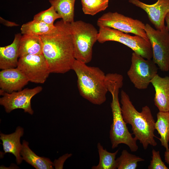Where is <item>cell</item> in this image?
<instances>
[{
  "mask_svg": "<svg viewBox=\"0 0 169 169\" xmlns=\"http://www.w3.org/2000/svg\"><path fill=\"white\" fill-rule=\"evenodd\" d=\"M152 159L148 166L149 169H168L161 160L159 151L154 149L152 151Z\"/></svg>",
  "mask_w": 169,
  "mask_h": 169,
  "instance_id": "26",
  "label": "cell"
},
{
  "mask_svg": "<svg viewBox=\"0 0 169 169\" xmlns=\"http://www.w3.org/2000/svg\"><path fill=\"white\" fill-rule=\"evenodd\" d=\"M97 41L100 43L108 41L118 42L146 59H151L152 58V49L150 41L139 35L133 36L110 27H100Z\"/></svg>",
  "mask_w": 169,
  "mask_h": 169,
  "instance_id": "6",
  "label": "cell"
},
{
  "mask_svg": "<svg viewBox=\"0 0 169 169\" xmlns=\"http://www.w3.org/2000/svg\"><path fill=\"white\" fill-rule=\"evenodd\" d=\"M97 148L99 156V162L97 165L92 166L91 169H117L115 157L119 150L114 152H109L104 149L100 143L97 144Z\"/></svg>",
  "mask_w": 169,
  "mask_h": 169,
  "instance_id": "22",
  "label": "cell"
},
{
  "mask_svg": "<svg viewBox=\"0 0 169 169\" xmlns=\"http://www.w3.org/2000/svg\"><path fill=\"white\" fill-rule=\"evenodd\" d=\"M55 25H50L43 22L33 19L23 24L21 28L23 34H31L43 36L53 32L56 29Z\"/></svg>",
  "mask_w": 169,
  "mask_h": 169,
  "instance_id": "21",
  "label": "cell"
},
{
  "mask_svg": "<svg viewBox=\"0 0 169 169\" xmlns=\"http://www.w3.org/2000/svg\"><path fill=\"white\" fill-rule=\"evenodd\" d=\"M69 23L62 19L54 24L56 28L53 32L40 36L43 54L50 73L68 72L72 69L75 60Z\"/></svg>",
  "mask_w": 169,
  "mask_h": 169,
  "instance_id": "1",
  "label": "cell"
},
{
  "mask_svg": "<svg viewBox=\"0 0 169 169\" xmlns=\"http://www.w3.org/2000/svg\"><path fill=\"white\" fill-rule=\"evenodd\" d=\"M75 59L72 69L77 77L80 95L95 105H100L106 100L108 90L105 83L106 74L100 68L90 66Z\"/></svg>",
  "mask_w": 169,
  "mask_h": 169,
  "instance_id": "4",
  "label": "cell"
},
{
  "mask_svg": "<svg viewBox=\"0 0 169 169\" xmlns=\"http://www.w3.org/2000/svg\"><path fill=\"white\" fill-rule=\"evenodd\" d=\"M145 30L151 44L152 60L162 71L169 70V32L166 26L161 30L155 29L148 23Z\"/></svg>",
  "mask_w": 169,
  "mask_h": 169,
  "instance_id": "7",
  "label": "cell"
},
{
  "mask_svg": "<svg viewBox=\"0 0 169 169\" xmlns=\"http://www.w3.org/2000/svg\"><path fill=\"white\" fill-rule=\"evenodd\" d=\"M61 18L60 16L51 6L48 9L41 11L35 15L33 19L43 22L50 25H54V22L57 19Z\"/></svg>",
  "mask_w": 169,
  "mask_h": 169,
  "instance_id": "25",
  "label": "cell"
},
{
  "mask_svg": "<svg viewBox=\"0 0 169 169\" xmlns=\"http://www.w3.org/2000/svg\"><path fill=\"white\" fill-rule=\"evenodd\" d=\"M97 24L99 27H107L126 33H133L150 41L145 30V24L117 12L104 14L98 19Z\"/></svg>",
  "mask_w": 169,
  "mask_h": 169,
  "instance_id": "9",
  "label": "cell"
},
{
  "mask_svg": "<svg viewBox=\"0 0 169 169\" xmlns=\"http://www.w3.org/2000/svg\"><path fill=\"white\" fill-rule=\"evenodd\" d=\"M3 21H1L2 23L5 25L8 26V27H12L13 26H17L18 25L16 24V23L13 22H10L8 21H6L4 19H3L2 18Z\"/></svg>",
  "mask_w": 169,
  "mask_h": 169,
  "instance_id": "28",
  "label": "cell"
},
{
  "mask_svg": "<svg viewBox=\"0 0 169 169\" xmlns=\"http://www.w3.org/2000/svg\"><path fill=\"white\" fill-rule=\"evenodd\" d=\"M23 134V129L18 126L12 133L8 135L1 133L0 134L4 153H9L13 154L16 157L18 164H21L23 160L20 154L22 144L20 142V138Z\"/></svg>",
  "mask_w": 169,
  "mask_h": 169,
  "instance_id": "16",
  "label": "cell"
},
{
  "mask_svg": "<svg viewBox=\"0 0 169 169\" xmlns=\"http://www.w3.org/2000/svg\"><path fill=\"white\" fill-rule=\"evenodd\" d=\"M42 90L41 86L33 89L26 88L23 90L11 93L0 92L3 96L0 98V104L4 107L6 112L9 113L17 109L24 110V112L33 115L31 100L35 95Z\"/></svg>",
  "mask_w": 169,
  "mask_h": 169,
  "instance_id": "11",
  "label": "cell"
},
{
  "mask_svg": "<svg viewBox=\"0 0 169 169\" xmlns=\"http://www.w3.org/2000/svg\"><path fill=\"white\" fill-rule=\"evenodd\" d=\"M81 3L84 13L93 16L106 9L109 0H81Z\"/></svg>",
  "mask_w": 169,
  "mask_h": 169,
  "instance_id": "24",
  "label": "cell"
},
{
  "mask_svg": "<svg viewBox=\"0 0 169 169\" xmlns=\"http://www.w3.org/2000/svg\"><path fill=\"white\" fill-rule=\"evenodd\" d=\"M156 116L155 129L160 136L159 140L161 146L166 149V151H169V111H159Z\"/></svg>",
  "mask_w": 169,
  "mask_h": 169,
  "instance_id": "20",
  "label": "cell"
},
{
  "mask_svg": "<svg viewBox=\"0 0 169 169\" xmlns=\"http://www.w3.org/2000/svg\"><path fill=\"white\" fill-rule=\"evenodd\" d=\"M76 0H49V2L65 23L74 21V4Z\"/></svg>",
  "mask_w": 169,
  "mask_h": 169,
  "instance_id": "19",
  "label": "cell"
},
{
  "mask_svg": "<svg viewBox=\"0 0 169 169\" xmlns=\"http://www.w3.org/2000/svg\"><path fill=\"white\" fill-rule=\"evenodd\" d=\"M75 59L85 64L92 58L93 47L97 41L98 32L92 24L81 20L69 23Z\"/></svg>",
  "mask_w": 169,
  "mask_h": 169,
  "instance_id": "5",
  "label": "cell"
},
{
  "mask_svg": "<svg viewBox=\"0 0 169 169\" xmlns=\"http://www.w3.org/2000/svg\"><path fill=\"white\" fill-rule=\"evenodd\" d=\"M165 20L166 23L167 25L166 26L169 32V11L166 15Z\"/></svg>",
  "mask_w": 169,
  "mask_h": 169,
  "instance_id": "30",
  "label": "cell"
},
{
  "mask_svg": "<svg viewBox=\"0 0 169 169\" xmlns=\"http://www.w3.org/2000/svg\"><path fill=\"white\" fill-rule=\"evenodd\" d=\"M43 54V43L40 36L23 34L19 44V58L27 55Z\"/></svg>",
  "mask_w": 169,
  "mask_h": 169,
  "instance_id": "17",
  "label": "cell"
},
{
  "mask_svg": "<svg viewBox=\"0 0 169 169\" xmlns=\"http://www.w3.org/2000/svg\"><path fill=\"white\" fill-rule=\"evenodd\" d=\"M150 83L155 92V105L160 111H169V76L162 77L157 74Z\"/></svg>",
  "mask_w": 169,
  "mask_h": 169,
  "instance_id": "14",
  "label": "cell"
},
{
  "mask_svg": "<svg viewBox=\"0 0 169 169\" xmlns=\"http://www.w3.org/2000/svg\"><path fill=\"white\" fill-rule=\"evenodd\" d=\"M123 76L119 74L108 73L106 75V84L108 91L112 96L110 106L113 120L110 131V138L112 149L123 144L128 146L131 151L135 152L138 148L137 140L129 131L123 118L119 99V91L123 85Z\"/></svg>",
  "mask_w": 169,
  "mask_h": 169,
  "instance_id": "2",
  "label": "cell"
},
{
  "mask_svg": "<svg viewBox=\"0 0 169 169\" xmlns=\"http://www.w3.org/2000/svg\"><path fill=\"white\" fill-rule=\"evenodd\" d=\"M120 102L123 118L127 124L131 126L135 138L141 144L145 150L149 145L156 146L154 134L155 121L149 107L144 106L141 112L138 111L128 95L123 90L120 92Z\"/></svg>",
  "mask_w": 169,
  "mask_h": 169,
  "instance_id": "3",
  "label": "cell"
},
{
  "mask_svg": "<svg viewBox=\"0 0 169 169\" xmlns=\"http://www.w3.org/2000/svg\"><path fill=\"white\" fill-rule=\"evenodd\" d=\"M28 82L17 67L3 69L0 72V92L11 93L21 90Z\"/></svg>",
  "mask_w": 169,
  "mask_h": 169,
  "instance_id": "13",
  "label": "cell"
},
{
  "mask_svg": "<svg viewBox=\"0 0 169 169\" xmlns=\"http://www.w3.org/2000/svg\"><path fill=\"white\" fill-rule=\"evenodd\" d=\"M158 70L156 64L152 59H146L133 52L127 75L136 88L145 90L148 88L151 80L157 74Z\"/></svg>",
  "mask_w": 169,
  "mask_h": 169,
  "instance_id": "8",
  "label": "cell"
},
{
  "mask_svg": "<svg viewBox=\"0 0 169 169\" xmlns=\"http://www.w3.org/2000/svg\"><path fill=\"white\" fill-rule=\"evenodd\" d=\"M129 2L146 12L156 29L161 30L165 27L164 21L166 15L169 11V0H158L152 4H147L139 0H129Z\"/></svg>",
  "mask_w": 169,
  "mask_h": 169,
  "instance_id": "12",
  "label": "cell"
},
{
  "mask_svg": "<svg viewBox=\"0 0 169 169\" xmlns=\"http://www.w3.org/2000/svg\"><path fill=\"white\" fill-rule=\"evenodd\" d=\"M20 33L15 34L10 44L0 47V69L2 70L17 68L19 56V48L21 37Z\"/></svg>",
  "mask_w": 169,
  "mask_h": 169,
  "instance_id": "15",
  "label": "cell"
},
{
  "mask_svg": "<svg viewBox=\"0 0 169 169\" xmlns=\"http://www.w3.org/2000/svg\"><path fill=\"white\" fill-rule=\"evenodd\" d=\"M72 155L71 153H67L60 157L58 159L55 160L53 163V166L55 169H63L65 161Z\"/></svg>",
  "mask_w": 169,
  "mask_h": 169,
  "instance_id": "27",
  "label": "cell"
},
{
  "mask_svg": "<svg viewBox=\"0 0 169 169\" xmlns=\"http://www.w3.org/2000/svg\"><path fill=\"white\" fill-rule=\"evenodd\" d=\"M17 68L29 81L35 83H44L50 73L43 54L27 55L19 58Z\"/></svg>",
  "mask_w": 169,
  "mask_h": 169,
  "instance_id": "10",
  "label": "cell"
},
{
  "mask_svg": "<svg viewBox=\"0 0 169 169\" xmlns=\"http://www.w3.org/2000/svg\"><path fill=\"white\" fill-rule=\"evenodd\" d=\"M28 143L23 140L20 154L23 160L36 169H53V163L49 159L40 157L29 148Z\"/></svg>",
  "mask_w": 169,
  "mask_h": 169,
  "instance_id": "18",
  "label": "cell"
},
{
  "mask_svg": "<svg viewBox=\"0 0 169 169\" xmlns=\"http://www.w3.org/2000/svg\"><path fill=\"white\" fill-rule=\"evenodd\" d=\"M164 159L166 163L169 165V151H165Z\"/></svg>",
  "mask_w": 169,
  "mask_h": 169,
  "instance_id": "29",
  "label": "cell"
},
{
  "mask_svg": "<svg viewBox=\"0 0 169 169\" xmlns=\"http://www.w3.org/2000/svg\"><path fill=\"white\" fill-rule=\"evenodd\" d=\"M144 161L143 158L123 150L120 156L116 159L117 169H136L138 162Z\"/></svg>",
  "mask_w": 169,
  "mask_h": 169,
  "instance_id": "23",
  "label": "cell"
}]
</instances>
